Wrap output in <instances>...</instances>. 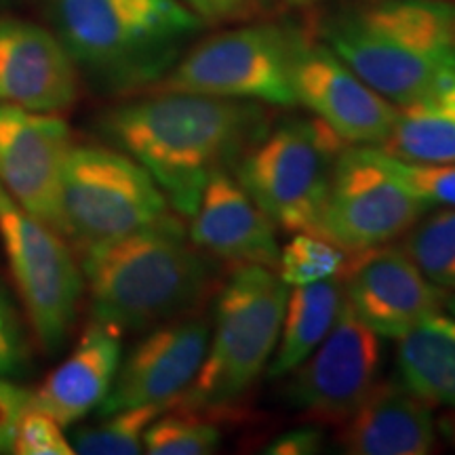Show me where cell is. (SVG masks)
I'll list each match as a JSON object with an SVG mask.
<instances>
[{"label": "cell", "mask_w": 455, "mask_h": 455, "mask_svg": "<svg viewBox=\"0 0 455 455\" xmlns=\"http://www.w3.org/2000/svg\"><path fill=\"white\" fill-rule=\"evenodd\" d=\"M57 36L78 70L114 93H144L204 20L184 0H55Z\"/></svg>", "instance_id": "3957f363"}, {"label": "cell", "mask_w": 455, "mask_h": 455, "mask_svg": "<svg viewBox=\"0 0 455 455\" xmlns=\"http://www.w3.org/2000/svg\"><path fill=\"white\" fill-rule=\"evenodd\" d=\"M289 3H293V4H308V3H315V0H289Z\"/></svg>", "instance_id": "836d02e7"}, {"label": "cell", "mask_w": 455, "mask_h": 455, "mask_svg": "<svg viewBox=\"0 0 455 455\" xmlns=\"http://www.w3.org/2000/svg\"><path fill=\"white\" fill-rule=\"evenodd\" d=\"M339 445L352 455L432 453L436 447L432 405L401 382H378L341 424Z\"/></svg>", "instance_id": "d6986e66"}, {"label": "cell", "mask_w": 455, "mask_h": 455, "mask_svg": "<svg viewBox=\"0 0 455 455\" xmlns=\"http://www.w3.org/2000/svg\"><path fill=\"white\" fill-rule=\"evenodd\" d=\"M379 150L407 163H455V76L430 98L396 106V121Z\"/></svg>", "instance_id": "7402d4cb"}, {"label": "cell", "mask_w": 455, "mask_h": 455, "mask_svg": "<svg viewBox=\"0 0 455 455\" xmlns=\"http://www.w3.org/2000/svg\"><path fill=\"white\" fill-rule=\"evenodd\" d=\"M203 17H228L251 7V0H184Z\"/></svg>", "instance_id": "4dcf8cb0"}, {"label": "cell", "mask_w": 455, "mask_h": 455, "mask_svg": "<svg viewBox=\"0 0 455 455\" xmlns=\"http://www.w3.org/2000/svg\"><path fill=\"white\" fill-rule=\"evenodd\" d=\"M11 453L17 455H72V443L66 436L64 426L55 422L41 409L28 407L17 418Z\"/></svg>", "instance_id": "4316f807"}, {"label": "cell", "mask_w": 455, "mask_h": 455, "mask_svg": "<svg viewBox=\"0 0 455 455\" xmlns=\"http://www.w3.org/2000/svg\"><path fill=\"white\" fill-rule=\"evenodd\" d=\"M212 323L204 316L188 315L148 329L129 356L121 361L112 390L98 411L178 403L196 379L207 356Z\"/></svg>", "instance_id": "5bb4252c"}, {"label": "cell", "mask_w": 455, "mask_h": 455, "mask_svg": "<svg viewBox=\"0 0 455 455\" xmlns=\"http://www.w3.org/2000/svg\"><path fill=\"white\" fill-rule=\"evenodd\" d=\"M60 114L0 104V188L24 212L61 232V178L72 150Z\"/></svg>", "instance_id": "8fae6325"}, {"label": "cell", "mask_w": 455, "mask_h": 455, "mask_svg": "<svg viewBox=\"0 0 455 455\" xmlns=\"http://www.w3.org/2000/svg\"><path fill=\"white\" fill-rule=\"evenodd\" d=\"M348 261L350 253H346L329 238L299 232L278 255L276 270L284 283L298 287L327 278H341Z\"/></svg>", "instance_id": "484cf974"}, {"label": "cell", "mask_w": 455, "mask_h": 455, "mask_svg": "<svg viewBox=\"0 0 455 455\" xmlns=\"http://www.w3.org/2000/svg\"><path fill=\"white\" fill-rule=\"evenodd\" d=\"M344 304V283L338 278L293 287L284 304L276 355L268 365L272 379L291 373L318 348L338 321Z\"/></svg>", "instance_id": "44dd1931"}, {"label": "cell", "mask_w": 455, "mask_h": 455, "mask_svg": "<svg viewBox=\"0 0 455 455\" xmlns=\"http://www.w3.org/2000/svg\"><path fill=\"white\" fill-rule=\"evenodd\" d=\"M435 207L407 186L382 150L346 146L335 161L318 236L355 255L407 235Z\"/></svg>", "instance_id": "9c48e42d"}, {"label": "cell", "mask_w": 455, "mask_h": 455, "mask_svg": "<svg viewBox=\"0 0 455 455\" xmlns=\"http://www.w3.org/2000/svg\"><path fill=\"white\" fill-rule=\"evenodd\" d=\"M439 428L449 441L455 443V409H451V413H447L445 418H441Z\"/></svg>", "instance_id": "1f68e13d"}, {"label": "cell", "mask_w": 455, "mask_h": 455, "mask_svg": "<svg viewBox=\"0 0 455 455\" xmlns=\"http://www.w3.org/2000/svg\"><path fill=\"white\" fill-rule=\"evenodd\" d=\"M190 241L201 251L228 264L276 268L275 221L255 204L238 180L215 171L190 215Z\"/></svg>", "instance_id": "e0dca14e"}, {"label": "cell", "mask_w": 455, "mask_h": 455, "mask_svg": "<svg viewBox=\"0 0 455 455\" xmlns=\"http://www.w3.org/2000/svg\"><path fill=\"white\" fill-rule=\"evenodd\" d=\"M346 141L318 118H289L235 164L238 184L284 230L318 235L335 161Z\"/></svg>", "instance_id": "5b68a950"}, {"label": "cell", "mask_w": 455, "mask_h": 455, "mask_svg": "<svg viewBox=\"0 0 455 455\" xmlns=\"http://www.w3.org/2000/svg\"><path fill=\"white\" fill-rule=\"evenodd\" d=\"M270 124L259 101L148 91L108 108L98 129L152 175L173 213L190 220L209 178L235 169Z\"/></svg>", "instance_id": "6da1fadb"}, {"label": "cell", "mask_w": 455, "mask_h": 455, "mask_svg": "<svg viewBox=\"0 0 455 455\" xmlns=\"http://www.w3.org/2000/svg\"><path fill=\"white\" fill-rule=\"evenodd\" d=\"M60 204L61 235L81 251L173 215L152 175L110 146H72Z\"/></svg>", "instance_id": "52a82bcc"}, {"label": "cell", "mask_w": 455, "mask_h": 455, "mask_svg": "<svg viewBox=\"0 0 455 455\" xmlns=\"http://www.w3.org/2000/svg\"><path fill=\"white\" fill-rule=\"evenodd\" d=\"M81 70L47 28L0 17V104L61 114L78 101Z\"/></svg>", "instance_id": "2e32d148"}, {"label": "cell", "mask_w": 455, "mask_h": 455, "mask_svg": "<svg viewBox=\"0 0 455 455\" xmlns=\"http://www.w3.org/2000/svg\"><path fill=\"white\" fill-rule=\"evenodd\" d=\"M382 338L344 304L318 348L293 369L287 398L318 424L341 426L378 384Z\"/></svg>", "instance_id": "30bf717a"}, {"label": "cell", "mask_w": 455, "mask_h": 455, "mask_svg": "<svg viewBox=\"0 0 455 455\" xmlns=\"http://www.w3.org/2000/svg\"><path fill=\"white\" fill-rule=\"evenodd\" d=\"M445 308L451 312V316L455 318V293L451 295V298H445Z\"/></svg>", "instance_id": "d6a6232c"}, {"label": "cell", "mask_w": 455, "mask_h": 455, "mask_svg": "<svg viewBox=\"0 0 455 455\" xmlns=\"http://www.w3.org/2000/svg\"><path fill=\"white\" fill-rule=\"evenodd\" d=\"M293 93L346 144L379 146L396 121V106L363 83L325 43L304 34L293 60Z\"/></svg>", "instance_id": "7c38bea8"}, {"label": "cell", "mask_w": 455, "mask_h": 455, "mask_svg": "<svg viewBox=\"0 0 455 455\" xmlns=\"http://www.w3.org/2000/svg\"><path fill=\"white\" fill-rule=\"evenodd\" d=\"M325 443L323 430L318 426H304L284 432L264 449V453L270 455H312L318 453Z\"/></svg>", "instance_id": "f546056e"}, {"label": "cell", "mask_w": 455, "mask_h": 455, "mask_svg": "<svg viewBox=\"0 0 455 455\" xmlns=\"http://www.w3.org/2000/svg\"><path fill=\"white\" fill-rule=\"evenodd\" d=\"M0 241L26 321L38 346L55 355L76 325L84 295L81 261L68 238L36 220L0 188Z\"/></svg>", "instance_id": "ba28073f"}, {"label": "cell", "mask_w": 455, "mask_h": 455, "mask_svg": "<svg viewBox=\"0 0 455 455\" xmlns=\"http://www.w3.org/2000/svg\"><path fill=\"white\" fill-rule=\"evenodd\" d=\"M405 253L430 283L455 291V207L424 215L407 236Z\"/></svg>", "instance_id": "d4e9b609"}, {"label": "cell", "mask_w": 455, "mask_h": 455, "mask_svg": "<svg viewBox=\"0 0 455 455\" xmlns=\"http://www.w3.org/2000/svg\"><path fill=\"white\" fill-rule=\"evenodd\" d=\"M301 38L304 32L298 28L278 24L241 26L220 32L188 49L148 91H180L283 108L298 106L291 72Z\"/></svg>", "instance_id": "8992f818"}, {"label": "cell", "mask_w": 455, "mask_h": 455, "mask_svg": "<svg viewBox=\"0 0 455 455\" xmlns=\"http://www.w3.org/2000/svg\"><path fill=\"white\" fill-rule=\"evenodd\" d=\"M289 284L264 266L232 272L215 306L207 356L175 407L204 415L236 411L275 355Z\"/></svg>", "instance_id": "277c9868"}, {"label": "cell", "mask_w": 455, "mask_h": 455, "mask_svg": "<svg viewBox=\"0 0 455 455\" xmlns=\"http://www.w3.org/2000/svg\"><path fill=\"white\" fill-rule=\"evenodd\" d=\"M81 253L93 318L121 333L195 315L213 289L212 264L175 213Z\"/></svg>", "instance_id": "7a4b0ae2"}, {"label": "cell", "mask_w": 455, "mask_h": 455, "mask_svg": "<svg viewBox=\"0 0 455 455\" xmlns=\"http://www.w3.org/2000/svg\"><path fill=\"white\" fill-rule=\"evenodd\" d=\"M318 34L363 83L395 106L430 98L455 76V68L371 30L348 9L323 20Z\"/></svg>", "instance_id": "9a60e30c"}, {"label": "cell", "mask_w": 455, "mask_h": 455, "mask_svg": "<svg viewBox=\"0 0 455 455\" xmlns=\"http://www.w3.org/2000/svg\"><path fill=\"white\" fill-rule=\"evenodd\" d=\"M121 361L123 333L91 318L66 361L36 390H30V405L51 415L64 428H72L100 409L112 390Z\"/></svg>", "instance_id": "ac0fdd59"}, {"label": "cell", "mask_w": 455, "mask_h": 455, "mask_svg": "<svg viewBox=\"0 0 455 455\" xmlns=\"http://www.w3.org/2000/svg\"><path fill=\"white\" fill-rule=\"evenodd\" d=\"M221 445V430L212 415L171 407L158 415L144 435V453L209 455Z\"/></svg>", "instance_id": "cb8c5ba5"}, {"label": "cell", "mask_w": 455, "mask_h": 455, "mask_svg": "<svg viewBox=\"0 0 455 455\" xmlns=\"http://www.w3.org/2000/svg\"><path fill=\"white\" fill-rule=\"evenodd\" d=\"M30 367V344L24 318L17 312L7 289L0 284V379H13Z\"/></svg>", "instance_id": "83f0119b"}, {"label": "cell", "mask_w": 455, "mask_h": 455, "mask_svg": "<svg viewBox=\"0 0 455 455\" xmlns=\"http://www.w3.org/2000/svg\"><path fill=\"white\" fill-rule=\"evenodd\" d=\"M30 403V390L11 379H0V453H11L17 418Z\"/></svg>", "instance_id": "f1b7e54d"}, {"label": "cell", "mask_w": 455, "mask_h": 455, "mask_svg": "<svg viewBox=\"0 0 455 455\" xmlns=\"http://www.w3.org/2000/svg\"><path fill=\"white\" fill-rule=\"evenodd\" d=\"M173 407V403L127 407L118 411L100 413V422L78 426L72 432L74 453L83 455H138L144 453V435L158 415Z\"/></svg>", "instance_id": "603a6c76"}, {"label": "cell", "mask_w": 455, "mask_h": 455, "mask_svg": "<svg viewBox=\"0 0 455 455\" xmlns=\"http://www.w3.org/2000/svg\"><path fill=\"white\" fill-rule=\"evenodd\" d=\"M346 304L379 338L398 339L445 306L436 287L405 249L384 247L350 255L344 272Z\"/></svg>", "instance_id": "4fadbf2b"}, {"label": "cell", "mask_w": 455, "mask_h": 455, "mask_svg": "<svg viewBox=\"0 0 455 455\" xmlns=\"http://www.w3.org/2000/svg\"><path fill=\"white\" fill-rule=\"evenodd\" d=\"M401 384L430 405L455 409V318L432 315L398 338Z\"/></svg>", "instance_id": "ffe728a7"}]
</instances>
